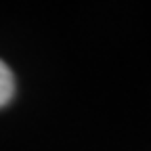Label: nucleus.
<instances>
[{
  "label": "nucleus",
  "instance_id": "1",
  "mask_svg": "<svg viewBox=\"0 0 151 151\" xmlns=\"http://www.w3.org/2000/svg\"><path fill=\"white\" fill-rule=\"evenodd\" d=\"M13 90H15V80H13V73L11 69L0 61V107L6 105L13 97Z\"/></svg>",
  "mask_w": 151,
  "mask_h": 151
}]
</instances>
